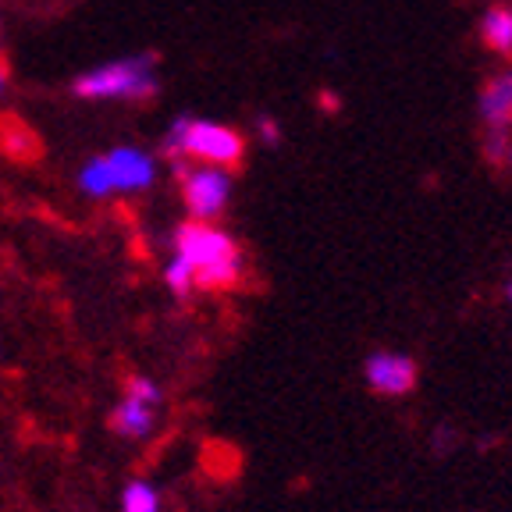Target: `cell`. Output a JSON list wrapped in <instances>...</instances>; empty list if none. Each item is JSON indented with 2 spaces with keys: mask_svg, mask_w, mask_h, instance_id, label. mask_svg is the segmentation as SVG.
<instances>
[{
  "mask_svg": "<svg viewBox=\"0 0 512 512\" xmlns=\"http://www.w3.org/2000/svg\"><path fill=\"white\" fill-rule=\"evenodd\" d=\"M175 256H182L192 271V285L221 292L232 288L242 274V253L235 239L210 221H189L175 235Z\"/></svg>",
  "mask_w": 512,
  "mask_h": 512,
  "instance_id": "obj_1",
  "label": "cell"
},
{
  "mask_svg": "<svg viewBox=\"0 0 512 512\" xmlns=\"http://www.w3.org/2000/svg\"><path fill=\"white\" fill-rule=\"evenodd\" d=\"M164 150L171 157H196L200 164H217V168H235L246 153L242 136L235 128L217 125V121H192L178 118L175 128L164 139Z\"/></svg>",
  "mask_w": 512,
  "mask_h": 512,
  "instance_id": "obj_2",
  "label": "cell"
},
{
  "mask_svg": "<svg viewBox=\"0 0 512 512\" xmlns=\"http://www.w3.org/2000/svg\"><path fill=\"white\" fill-rule=\"evenodd\" d=\"M157 89L153 57H121L75 79V96L86 100H146Z\"/></svg>",
  "mask_w": 512,
  "mask_h": 512,
  "instance_id": "obj_3",
  "label": "cell"
},
{
  "mask_svg": "<svg viewBox=\"0 0 512 512\" xmlns=\"http://www.w3.org/2000/svg\"><path fill=\"white\" fill-rule=\"evenodd\" d=\"M178 175H182V196L185 207L196 221H214L224 210L228 196H232V178L228 171L217 168V164H200V168H185L175 164Z\"/></svg>",
  "mask_w": 512,
  "mask_h": 512,
  "instance_id": "obj_4",
  "label": "cell"
},
{
  "mask_svg": "<svg viewBox=\"0 0 512 512\" xmlns=\"http://www.w3.org/2000/svg\"><path fill=\"white\" fill-rule=\"evenodd\" d=\"M160 388L150 377H128L125 381V399L114 409L111 424L121 438H143L153 431V416H157Z\"/></svg>",
  "mask_w": 512,
  "mask_h": 512,
  "instance_id": "obj_5",
  "label": "cell"
},
{
  "mask_svg": "<svg viewBox=\"0 0 512 512\" xmlns=\"http://www.w3.org/2000/svg\"><path fill=\"white\" fill-rule=\"evenodd\" d=\"M363 374H367L370 388L377 395H388V399H402L416 388V363L402 352H370L367 363H363Z\"/></svg>",
  "mask_w": 512,
  "mask_h": 512,
  "instance_id": "obj_6",
  "label": "cell"
},
{
  "mask_svg": "<svg viewBox=\"0 0 512 512\" xmlns=\"http://www.w3.org/2000/svg\"><path fill=\"white\" fill-rule=\"evenodd\" d=\"M107 171H111L114 192H139L153 182V157L132 150V146H118L114 153H107Z\"/></svg>",
  "mask_w": 512,
  "mask_h": 512,
  "instance_id": "obj_7",
  "label": "cell"
},
{
  "mask_svg": "<svg viewBox=\"0 0 512 512\" xmlns=\"http://www.w3.org/2000/svg\"><path fill=\"white\" fill-rule=\"evenodd\" d=\"M480 118L491 128L512 125V72H502L484 86L480 93Z\"/></svg>",
  "mask_w": 512,
  "mask_h": 512,
  "instance_id": "obj_8",
  "label": "cell"
},
{
  "mask_svg": "<svg viewBox=\"0 0 512 512\" xmlns=\"http://www.w3.org/2000/svg\"><path fill=\"white\" fill-rule=\"evenodd\" d=\"M480 40L495 54H512V8H491L480 22Z\"/></svg>",
  "mask_w": 512,
  "mask_h": 512,
  "instance_id": "obj_9",
  "label": "cell"
},
{
  "mask_svg": "<svg viewBox=\"0 0 512 512\" xmlns=\"http://www.w3.org/2000/svg\"><path fill=\"white\" fill-rule=\"evenodd\" d=\"M82 189H86L89 196H111V192H114L111 171H107V160L104 157L89 160L86 168H82Z\"/></svg>",
  "mask_w": 512,
  "mask_h": 512,
  "instance_id": "obj_10",
  "label": "cell"
},
{
  "mask_svg": "<svg viewBox=\"0 0 512 512\" xmlns=\"http://www.w3.org/2000/svg\"><path fill=\"white\" fill-rule=\"evenodd\" d=\"M121 509H125V512H157L160 509L157 491H153L150 484H143V480H136V484H128Z\"/></svg>",
  "mask_w": 512,
  "mask_h": 512,
  "instance_id": "obj_11",
  "label": "cell"
},
{
  "mask_svg": "<svg viewBox=\"0 0 512 512\" xmlns=\"http://www.w3.org/2000/svg\"><path fill=\"white\" fill-rule=\"evenodd\" d=\"M168 285H171V292H178V296H189L192 288V271H189V264H185L182 256H175L168 264Z\"/></svg>",
  "mask_w": 512,
  "mask_h": 512,
  "instance_id": "obj_12",
  "label": "cell"
},
{
  "mask_svg": "<svg viewBox=\"0 0 512 512\" xmlns=\"http://www.w3.org/2000/svg\"><path fill=\"white\" fill-rule=\"evenodd\" d=\"M488 157L502 160L505 157V128H495V136L488 139Z\"/></svg>",
  "mask_w": 512,
  "mask_h": 512,
  "instance_id": "obj_13",
  "label": "cell"
},
{
  "mask_svg": "<svg viewBox=\"0 0 512 512\" xmlns=\"http://www.w3.org/2000/svg\"><path fill=\"white\" fill-rule=\"evenodd\" d=\"M256 128H260V136H264L271 146H278V143H281V136H278V125H274L271 118H260V121H256Z\"/></svg>",
  "mask_w": 512,
  "mask_h": 512,
  "instance_id": "obj_14",
  "label": "cell"
},
{
  "mask_svg": "<svg viewBox=\"0 0 512 512\" xmlns=\"http://www.w3.org/2000/svg\"><path fill=\"white\" fill-rule=\"evenodd\" d=\"M4 79H8V64H0V89H4Z\"/></svg>",
  "mask_w": 512,
  "mask_h": 512,
  "instance_id": "obj_15",
  "label": "cell"
},
{
  "mask_svg": "<svg viewBox=\"0 0 512 512\" xmlns=\"http://www.w3.org/2000/svg\"><path fill=\"white\" fill-rule=\"evenodd\" d=\"M509 296H512V285H509Z\"/></svg>",
  "mask_w": 512,
  "mask_h": 512,
  "instance_id": "obj_16",
  "label": "cell"
},
{
  "mask_svg": "<svg viewBox=\"0 0 512 512\" xmlns=\"http://www.w3.org/2000/svg\"><path fill=\"white\" fill-rule=\"evenodd\" d=\"M509 160H512V150H509Z\"/></svg>",
  "mask_w": 512,
  "mask_h": 512,
  "instance_id": "obj_17",
  "label": "cell"
}]
</instances>
